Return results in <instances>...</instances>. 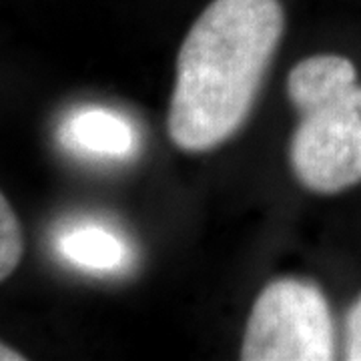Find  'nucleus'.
Listing matches in <instances>:
<instances>
[{"label":"nucleus","instance_id":"3","mask_svg":"<svg viewBox=\"0 0 361 361\" xmlns=\"http://www.w3.org/2000/svg\"><path fill=\"white\" fill-rule=\"evenodd\" d=\"M289 163L297 180L317 195H336L361 183V87L301 123L291 137Z\"/></svg>","mask_w":361,"mask_h":361},{"label":"nucleus","instance_id":"5","mask_svg":"<svg viewBox=\"0 0 361 361\" xmlns=\"http://www.w3.org/2000/svg\"><path fill=\"white\" fill-rule=\"evenodd\" d=\"M357 87V68L341 54H313L299 61L287 77V94L299 116L336 103Z\"/></svg>","mask_w":361,"mask_h":361},{"label":"nucleus","instance_id":"7","mask_svg":"<svg viewBox=\"0 0 361 361\" xmlns=\"http://www.w3.org/2000/svg\"><path fill=\"white\" fill-rule=\"evenodd\" d=\"M25 237L13 205L0 191V283L6 281L20 265Z\"/></svg>","mask_w":361,"mask_h":361},{"label":"nucleus","instance_id":"2","mask_svg":"<svg viewBox=\"0 0 361 361\" xmlns=\"http://www.w3.org/2000/svg\"><path fill=\"white\" fill-rule=\"evenodd\" d=\"M336 357V327L317 285L283 277L259 293L243 334L245 361H327Z\"/></svg>","mask_w":361,"mask_h":361},{"label":"nucleus","instance_id":"1","mask_svg":"<svg viewBox=\"0 0 361 361\" xmlns=\"http://www.w3.org/2000/svg\"><path fill=\"white\" fill-rule=\"evenodd\" d=\"M285 30L279 0H213L180 44L169 104L171 141L205 153L243 127Z\"/></svg>","mask_w":361,"mask_h":361},{"label":"nucleus","instance_id":"6","mask_svg":"<svg viewBox=\"0 0 361 361\" xmlns=\"http://www.w3.org/2000/svg\"><path fill=\"white\" fill-rule=\"evenodd\" d=\"M59 249L66 261L78 269L111 275L129 269L133 263L130 243L109 225L78 223L59 239Z\"/></svg>","mask_w":361,"mask_h":361},{"label":"nucleus","instance_id":"9","mask_svg":"<svg viewBox=\"0 0 361 361\" xmlns=\"http://www.w3.org/2000/svg\"><path fill=\"white\" fill-rule=\"evenodd\" d=\"M26 355H23L20 351H16L11 345H6L4 341H0V361H25Z\"/></svg>","mask_w":361,"mask_h":361},{"label":"nucleus","instance_id":"4","mask_svg":"<svg viewBox=\"0 0 361 361\" xmlns=\"http://www.w3.org/2000/svg\"><path fill=\"white\" fill-rule=\"evenodd\" d=\"M61 139L78 155L103 161H127L141 147L139 130L130 118L101 106L75 111L63 123Z\"/></svg>","mask_w":361,"mask_h":361},{"label":"nucleus","instance_id":"8","mask_svg":"<svg viewBox=\"0 0 361 361\" xmlns=\"http://www.w3.org/2000/svg\"><path fill=\"white\" fill-rule=\"evenodd\" d=\"M345 360L361 361V293L351 303L345 317Z\"/></svg>","mask_w":361,"mask_h":361}]
</instances>
